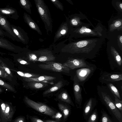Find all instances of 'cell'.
<instances>
[{"instance_id":"30bf717a","label":"cell","mask_w":122,"mask_h":122,"mask_svg":"<svg viewBox=\"0 0 122 122\" xmlns=\"http://www.w3.org/2000/svg\"><path fill=\"white\" fill-rule=\"evenodd\" d=\"M97 103V101L95 98H91L85 103L83 108V115L85 120H87L92 112Z\"/></svg>"},{"instance_id":"7a4b0ae2","label":"cell","mask_w":122,"mask_h":122,"mask_svg":"<svg viewBox=\"0 0 122 122\" xmlns=\"http://www.w3.org/2000/svg\"><path fill=\"white\" fill-rule=\"evenodd\" d=\"M77 27L73 32L74 37L77 39L89 36L105 38V30L100 26L94 29L89 28L86 24H82Z\"/></svg>"},{"instance_id":"60d3db41","label":"cell","mask_w":122,"mask_h":122,"mask_svg":"<svg viewBox=\"0 0 122 122\" xmlns=\"http://www.w3.org/2000/svg\"><path fill=\"white\" fill-rule=\"evenodd\" d=\"M62 115L60 113L58 112L53 117L56 119H59L61 117Z\"/></svg>"},{"instance_id":"1f68e13d","label":"cell","mask_w":122,"mask_h":122,"mask_svg":"<svg viewBox=\"0 0 122 122\" xmlns=\"http://www.w3.org/2000/svg\"><path fill=\"white\" fill-rule=\"evenodd\" d=\"M0 63L1 66L6 73L11 77H13V76L10 69L0 59Z\"/></svg>"},{"instance_id":"e0dca14e","label":"cell","mask_w":122,"mask_h":122,"mask_svg":"<svg viewBox=\"0 0 122 122\" xmlns=\"http://www.w3.org/2000/svg\"><path fill=\"white\" fill-rule=\"evenodd\" d=\"M0 47L15 52L20 51L21 48L8 40L0 36Z\"/></svg>"},{"instance_id":"7dc6e473","label":"cell","mask_w":122,"mask_h":122,"mask_svg":"<svg viewBox=\"0 0 122 122\" xmlns=\"http://www.w3.org/2000/svg\"><path fill=\"white\" fill-rule=\"evenodd\" d=\"M119 7L121 8V9H122V3L120 4L119 5Z\"/></svg>"},{"instance_id":"8992f818","label":"cell","mask_w":122,"mask_h":122,"mask_svg":"<svg viewBox=\"0 0 122 122\" xmlns=\"http://www.w3.org/2000/svg\"><path fill=\"white\" fill-rule=\"evenodd\" d=\"M24 100L30 107L42 114L52 117L56 114L54 110L46 105L36 102L26 96L25 97Z\"/></svg>"},{"instance_id":"d590c367","label":"cell","mask_w":122,"mask_h":122,"mask_svg":"<svg viewBox=\"0 0 122 122\" xmlns=\"http://www.w3.org/2000/svg\"><path fill=\"white\" fill-rule=\"evenodd\" d=\"M77 17H73L70 20V23L73 26H78V22Z\"/></svg>"},{"instance_id":"6da1fadb","label":"cell","mask_w":122,"mask_h":122,"mask_svg":"<svg viewBox=\"0 0 122 122\" xmlns=\"http://www.w3.org/2000/svg\"><path fill=\"white\" fill-rule=\"evenodd\" d=\"M104 38H97L85 40H77L66 46L63 52L71 53L74 57L86 60L94 58L99 50Z\"/></svg>"},{"instance_id":"52a82bcc","label":"cell","mask_w":122,"mask_h":122,"mask_svg":"<svg viewBox=\"0 0 122 122\" xmlns=\"http://www.w3.org/2000/svg\"><path fill=\"white\" fill-rule=\"evenodd\" d=\"M62 65L69 68L70 70L89 67L94 65L89 63L85 59L74 57L69 59Z\"/></svg>"},{"instance_id":"2e32d148","label":"cell","mask_w":122,"mask_h":122,"mask_svg":"<svg viewBox=\"0 0 122 122\" xmlns=\"http://www.w3.org/2000/svg\"><path fill=\"white\" fill-rule=\"evenodd\" d=\"M37 61L46 62L55 60L56 58L51 52L48 50H43L36 52Z\"/></svg>"},{"instance_id":"ab89813d","label":"cell","mask_w":122,"mask_h":122,"mask_svg":"<svg viewBox=\"0 0 122 122\" xmlns=\"http://www.w3.org/2000/svg\"><path fill=\"white\" fill-rule=\"evenodd\" d=\"M122 25V22L120 20H117L114 23V26L116 27L120 26Z\"/></svg>"},{"instance_id":"603a6c76","label":"cell","mask_w":122,"mask_h":122,"mask_svg":"<svg viewBox=\"0 0 122 122\" xmlns=\"http://www.w3.org/2000/svg\"><path fill=\"white\" fill-rule=\"evenodd\" d=\"M28 85L31 88L37 89L42 88L47 86L48 84L42 82L32 81L29 82Z\"/></svg>"},{"instance_id":"d4e9b609","label":"cell","mask_w":122,"mask_h":122,"mask_svg":"<svg viewBox=\"0 0 122 122\" xmlns=\"http://www.w3.org/2000/svg\"><path fill=\"white\" fill-rule=\"evenodd\" d=\"M59 107L63 115L64 119L66 120L69 116L70 109L67 106L61 103L58 104Z\"/></svg>"},{"instance_id":"bcb514c9","label":"cell","mask_w":122,"mask_h":122,"mask_svg":"<svg viewBox=\"0 0 122 122\" xmlns=\"http://www.w3.org/2000/svg\"><path fill=\"white\" fill-rule=\"evenodd\" d=\"M46 122H57L52 121L50 120H47L46 121Z\"/></svg>"},{"instance_id":"f1b7e54d","label":"cell","mask_w":122,"mask_h":122,"mask_svg":"<svg viewBox=\"0 0 122 122\" xmlns=\"http://www.w3.org/2000/svg\"><path fill=\"white\" fill-rule=\"evenodd\" d=\"M17 73L21 76L25 78L36 77L39 76V75L28 73H24L20 71H16Z\"/></svg>"},{"instance_id":"d6986e66","label":"cell","mask_w":122,"mask_h":122,"mask_svg":"<svg viewBox=\"0 0 122 122\" xmlns=\"http://www.w3.org/2000/svg\"><path fill=\"white\" fill-rule=\"evenodd\" d=\"M23 18L25 22L31 29L36 31L40 34L42 35V32L37 25L29 15L25 12Z\"/></svg>"},{"instance_id":"f546056e","label":"cell","mask_w":122,"mask_h":122,"mask_svg":"<svg viewBox=\"0 0 122 122\" xmlns=\"http://www.w3.org/2000/svg\"><path fill=\"white\" fill-rule=\"evenodd\" d=\"M115 100L114 102L115 106L122 114V100H120L116 97H115Z\"/></svg>"},{"instance_id":"cb8c5ba5","label":"cell","mask_w":122,"mask_h":122,"mask_svg":"<svg viewBox=\"0 0 122 122\" xmlns=\"http://www.w3.org/2000/svg\"><path fill=\"white\" fill-rule=\"evenodd\" d=\"M19 3L20 6L27 12L31 14V5L30 1L27 0H20Z\"/></svg>"},{"instance_id":"836d02e7","label":"cell","mask_w":122,"mask_h":122,"mask_svg":"<svg viewBox=\"0 0 122 122\" xmlns=\"http://www.w3.org/2000/svg\"><path fill=\"white\" fill-rule=\"evenodd\" d=\"M28 56V58L30 61L34 62L37 61V56L35 54L30 53L29 54Z\"/></svg>"},{"instance_id":"74e56055","label":"cell","mask_w":122,"mask_h":122,"mask_svg":"<svg viewBox=\"0 0 122 122\" xmlns=\"http://www.w3.org/2000/svg\"><path fill=\"white\" fill-rule=\"evenodd\" d=\"M17 61L20 64L23 65H28L29 63L21 59H17Z\"/></svg>"},{"instance_id":"9c48e42d","label":"cell","mask_w":122,"mask_h":122,"mask_svg":"<svg viewBox=\"0 0 122 122\" xmlns=\"http://www.w3.org/2000/svg\"><path fill=\"white\" fill-rule=\"evenodd\" d=\"M10 24L7 18L0 14V27L7 34L9 37L14 41L20 42L19 40L13 31Z\"/></svg>"},{"instance_id":"b9f144b4","label":"cell","mask_w":122,"mask_h":122,"mask_svg":"<svg viewBox=\"0 0 122 122\" xmlns=\"http://www.w3.org/2000/svg\"><path fill=\"white\" fill-rule=\"evenodd\" d=\"M5 104L4 103H3L1 104V107L2 110H5Z\"/></svg>"},{"instance_id":"8d00e7d4","label":"cell","mask_w":122,"mask_h":122,"mask_svg":"<svg viewBox=\"0 0 122 122\" xmlns=\"http://www.w3.org/2000/svg\"><path fill=\"white\" fill-rule=\"evenodd\" d=\"M0 36L4 38L5 36H7L9 37V36L7 33L0 27Z\"/></svg>"},{"instance_id":"44dd1931","label":"cell","mask_w":122,"mask_h":122,"mask_svg":"<svg viewBox=\"0 0 122 122\" xmlns=\"http://www.w3.org/2000/svg\"><path fill=\"white\" fill-rule=\"evenodd\" d=\"M58 98L61 100L70 104L73 107L75 105L67 92L65 91L61 92L58 96Z\"/></svg>"},{"instance_id":"5bb4252c","label":"cell","mask_w":122,"mask_h":122,"mask_svg":"<svg viewBox=\"0 0 122 122\" xmlns=\"http://www.w3.org/2000/svg\"><path fill=\"white\" fill-rule=\"evenodd\" d=\"M0 14L6 18H9L15 20L18 19L19 17L16 10L9 6L0 8Z\"/></svg>"},{"instance_id":"f6af8a7d","label":"cell","mask_w":122,"mask_h":122,"mask_svg":"<svg viewBox=\"0 0 122 122\" xmlns=\"http://www.w3.org/2000/svg\"><path fill=\"white\" fill-rule=\"evenodd\" d=\"M119 39L120 40V42H121V44L122 43V36L121 35L120 36Z\"/></svg>"},{"instance_id":"ffe728a7","label":"cell","mask_w":122,"mask_h":122,"mask_svg":"<svg viewBox=\"0 0 122 122\" xmlns=\"http://www.w3.org/2000/svg\"><path fill=\"white\" fill-rule=\"evenodd\" d=\"M68 30L69 27L67 23H64L61 25L56 34L54 42H56L61 37L66 34Z\"/></svg>"},{"instance_id":"ba28073f","label":"cell","mask_w":122,"mask_h":122,"mask_svg":"<svg viewBox=\"0 0 122 122\" xmlns=\"http://www.w3.org/2000/svg\"><path fill=\"white\" fill-rule=\"evenodd\" d=\"M41 68L56 72H62L69 73L70 69L63 66L62 64L52 61L45 62L44 63L38 65Z\"/></svg>"},{"instance_id":"9a60e30c","label":"cell","mask_w":122,"mask_h":122,"mask_svg":"<svg viewBox=\"0 0 122 122\" xmlns=\"http://www.w3.org/2000/svg\"><path fill=\"white\" fill-rule=\"evenodd\" d=\"M100 79L102 81L113 82L121 81L122 80V73H110L105 72L101 76Z\"/></svg>"},{"instance_id":"4fadbf2b","label":"cell","mask_w":122,"mask_h":122,"mask_svg":"<svg viewBox=\"0 0 122 122\" xmlns=\"http://www.w3.org/2000/svg\"><path fill=\"white\" fill-rule=\"evenodd\" d=\"M11 28L20 42L25 44L28 42V38L26 33L20 27L12 24L10 25Z\"/></svg>"},{"instance_id":"484cf974","label":"cell","mask_w":122,"mask_h":122,"mask_svg":"<svg viewBox=\"0 0 122 122\" xmlns=\"http://www.w3.org/2000/svg\"><path fill=\"white\" fill-rule=\"evenodd\" d=\"M107 85L114 97L121 100L119 92L116 87L113 84L111 83H108Z\"/></svg>"},{"instance_id":"e575fe53","label":"cell","mask_w":122,"mask_h":122,"mask_svg":"<svg viewBox=\"0 0 122 122\" xmlns=\"http://www.w3.org/2000/svg\"><path fill=\"white\" fill-rule=\"evenodd\" d=\"M8 74L2 66H0V76L3 78H6L8 76Z\"/></svg>"},{"instance_id":"7bdbcfd3","label":"cell","mask_w":122,"mask_h":122,"mask_svg":"<svg viewBox=\"0 0 122 122\" xmlns=\"http://www.w3.org/2000/svg\"><path fill=\"white\" fill-rule=\"evenodd\" d=\"M10 108L9 107H7L6 108L5 111V112L6 113H8L9 112V111Z\"/></svg>"},{"instance_id":"4dcf8cb0","label":"cell","mask_w":122,"mask_h":122,"mask_svg":"<svg viewBox=\"0 0 122 122\" xmlns=\"http://www.w3.org/2000/svg\"><path fill=\"white\" fill-rule=\"evenodd\" d=\"M0 85L11 91L13 92L15 91L14 89L12 86L5 82L0 79Z\"/></svg>"},{"instance_id":"5b68a950","label":"cell","mask_w":122,"mask_h":122,"mask_svg":"<svg viewBox=\"0 0 122 122\" xmlns=\"http://www.w3.org/2000/svg\"><path fill=\"white\" fill-rule=\"evenodd\" d=\"M96 66L94 65L89 67L77 69L75 72L73 79L78 82L84 89V84L92 75L95 71Z\"/></svg>"},{"instance_id":"f35d334b","label":"cell","mask_w":122,"mask_h":122,"mask_svg":"<svg viewBox=\"0 0 122 122\" xmlns=\"http://www.w3.org/2000/svg\"><path fill=\"white\" fill-rule=\"evenodd\" d=\"M31 121L32 122H45L40 119L34 117L31 118Z\"/></svg>"},{"instance_id":"277c9868","label":"cell","mask_w":122,"mask_h":122,"mask_svg":"<svg viewBox=\"0 0 122 122\" xmlns=\"http://www.w3.org/2000/svg\"><path fill=\"white\" fill-rule=\"evenodd\" d=\"M100 100L110 113L119 122H122V114L116 107L114 102L107 93L101 91L98 92Z\"/></svg>"},{"instance_id":"7c38bea8","label":"cell","mask_w":122,"mask_h":122,"mask_svg":"<svg viewBox=\"0 0 122 122\" xmlns=\"http://www.w3.org/2000/svg\"><path fill=\"white\" fill-rule=\"evenodd\" d=\"M73 90L75 103L77 108L80 109L82 100V88L77 81L73 79Z\"/></svg>"},{"instance_id":"ac0fdd59","label":"cell","mask_w":122,"mask_h":122,"mask_svg":"<svg viewBox=\"0 0 122 122\" xmlns=\"http://www.w3.org/2000/svg\"><path fill=\"white\" fill-rule=\"evenodd\" d=\"M56 79V77H55L43 76L36 77L25 78L24 79L25 81L29 82L32 81L40 82L53 84H54L53 82H50V81Z\"/></svg>"},{"instance_id":"3957f363","label":"cell","mask_w":122,"mask_h":122,"mask_svg":"<svg viewBox=\"0 0 122 122\" xmlns=\"http://www.w3.org/2000/svg\"><path fill=\"white\" fill-rule=\"evenodd\" d=\"M34 1L38 12L47 30L52 31V21L48 7L43 0H35Z\"/></svg>"},{"instance_id":"ee69618b","label":"cell","mask_w":122,"mask_h":122,"mask_svg":"<svg viewBox=\"0 0 122 122\" xmlns=\"http://www.w3.org/2000/svg\"><path fill=\"white\" fill-rule=\"evenodd\" d=\"M17 122H24V120L22 118L19 119Z\"/></svg>"},{"instance_id":"c3c4849f","label":"cell","mask_w":122,"mask_h":122,"mask_svg":"<svg viewBox=\"0 0 122 122\" xmlns=\"http://www.w3.org/2000/svg\"><path fill=\"white\" fill-rule=\"evenodd\" d=\"M2 91V90L0 88V92H1Z\"/></svg>"},{"instance_id":"d6a6232c","label":"cell","mask_w":122,"mask_h":122,"mask_svg":"<svg viewBox=\"0 0 122 122\" xmlns=\"http://www.w3.org/2000/svg\"><path fill=\"white\" fill-rule=\"evenodd\" d=\"M51 1L58 8L62 11L63 10L62 4L58 0H51Z\"/></svg>"},{"instance_id":"8fae6325","label":"cell","mask_w":122,"mask_h":122,"mask_svg":"<svg viewBox=\"0 0 122 122\" xmlns=\"http://www.w3.org/2000/svg\"><path fill=\"white\" fill-rule=\"evenodd\" d=\"M110 54L109 55V59L111 63H112L114 66L119 69H122V60L121 56L116 50L113 47H111Z\"/></svg>"},{"instance_id":"4316f807","label":"cell","mask_w":122,"mask_h":122,"mask_svg":"<svg viewBox=\"0 0 122 122\" xmlns=\"http://www.w3.org/2000/svg\"><path fill=\"white\" fill-rule=\"evenodd\" d=\"M98 114L97 109H95L87 120V122H97Z\"/></svg>"},{"instance_id":"83f0119b","label":"cell","mask_w":122,"mask_h":122,"mask_svg":"<svg viewBox=\"0 0 122 122\" xmlns=\"http://www.w3.org/2000/svg\"><path fill=\"white\" fill-rule=\"evenodd\" d=\"M101 122H113L107 113L103 109L101 110Z\"/></svg>"},{"instance_id":"7402d4cb","label":"cell","mask_w":122,"mask_h":122,"mask_svg":"<svg viewBox=\"0 0 122 122\" xmlns=\"http://www.w3.org/2000/svg\"><path fill=\"white\" fill-rule=\"evenodd\" d=\"M63 85L62 81H60L55 84L51 87L44 91L43 93L45 95L56 91L59 90L62 87Z\"/></svg>"}]
</instances>
